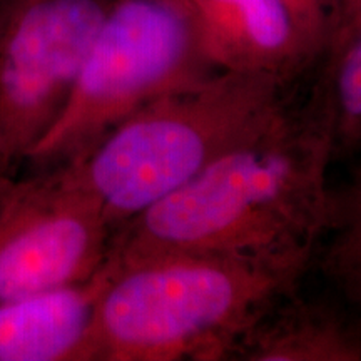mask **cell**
Wrapping results in <instances>:
<instances>
[{
    "label": "cell",
    "mask_w": 361,
    "mask_h": 361,
    "mask_svg": "<svg viewBox=\"0 0 361 361\" xmlns=\"http://www.w3.org/2000/svg\"><path fill=\"white\" fill-rule=\"evenodd\" d=\"M335 154L322 97L286 107L178 191L119 226L107 258L207 252L308 266L329 223Z\"/></svg>",
    "instance_id": "obj_1"
},
{
    "label": "cell",
    "mask_w": 361,
    "mask_h": 361,
    "mask_svg": "<svg viewBox=\"0 0 361 361\" xmlns=\"http://www.w3.org/2000/svg\"><path fill=\"white\" fill-rule=\"evenodd\" d=\"M111 274L97 301L87 361L233 358L252 323L295 291L308 266L207 252H162Z\"/></svg>",
    "instance_id": "obj_2"
},
{
    "label": "cell",
    "mask_w": 361,
    "mask_h": 361,
    "mask_svg": "<svg viewBox=\"0 0 361 361\" xmlns=\"http://www.w3.org/2000/svg\"><path fill=\"white\" fill-rule=\"evenodd\" d=\"M283 85L216 71L149 102L62 164L117 229L264 129L284 109Z\"/></svg>",
    "instance_id": "obj_3"
},
{
    "label": "cell",
    "mask_w": 361,
    "mask_h": 361,
    "mask_svg": "<svg viewBox=\"0 0 361 361\" xmlns=\"http://www.w3.org/2000/svg\"><path fill=\"white\" fill-rule=\"evenodd\" d=\"M216 71L189 0H114L69 101L27 161H71L149 102Z\"/></svg>",
    "instance_id": "obj_4"
},
{
    "label": "cell",
    "mask_w": 361,
    "mask_h": 361,
    "mask_svg": "<svg viewBox=\"0 0 361 361\" xmlns=\"http://www.w3.org/2000/svg\"><path fill=\"white\" fill-rule=\"evenodd\" d=\"M114 0H6L0 6V161L27 159L69 101Z\"/></svg>",
    "instance_id": "obj_5"
},
{
    "label": "cell",
    "mask_w": 361,
    "mask_h": 361,
    "mask_svg": "<svg viewBox=\"0 0 361 361\" xmlns=\"http://www.w3.org/2000/svg\"><path fill=\"white\" fill-rule=\"evenodd\" d=\"M0 183V303L85 281L104 264L112 226L66 164Z\"/></svg>",
    "instance_id": "obj_6"
},
{
    "label": "cell",
    "mask_w": 361,
    "mask_h": 361,
    "mask_svg": "<svg viewBox=\"0 0 361 361\" xmlns=\"http://www.w3.org/2000/svg\"><path fill=\"white\" fill-rule=\"evenodd\" d=\"M219 71L286 84L313 59L283 0H189Z\"/></svg>",
    "instance_id": "obj_7"
},
{
    "label": "cell",
    "mask_w": 361,
    "mask_h": 361,
    "mask_svg": "<svg viewBox=\"0 0 361 361\" xmlns=\"http://www.w3.org/2000/svg\"><path fill=\"white\" fill-rule=\"evenodd\" d=\"M107 261L85 281L0 303V361H87Z\"/></svg>",
    "instance_id": "obj_8"
},
{
    "label": "cell",
    "mask_w": 361,
    "mask_h": 361,
    "mask_svg": "<svg viewBox=\"0 0 361 361\" xmlns=\"http://www.w3.org/2000/svg\"><path fill=\"white\" fill-rule=\"evenodd\" d=\"M233 358L361 361V318L348 306L283 296L245 333Z\"/></svg>",
    "instance_id": "obj_9"
},
{
    "label": "cell",
    "mask_w": 361,
    "mask_h": 361,
    "mask_svg": "<svg viewBox=\"0 0 361 361\" xmlns=\"http://www.w3.org/2000/svg\"><path fill=\"white\" fill-rule=\"evenodd\" d=\"M319 266L341 303L361 318V164L333 188L331 214L319 241Z\"/></svg>",
    "instance_id": "obj_10"
},
{
    "label": "cell",
    "mask_w": 361,
    "mask_h": 361,
    "mask_svg": "<svg viewBox=\"0 0 361 361\" xmlns=\"http://www.w3.org/2000/svg\"><path fill=\"white\" fill-rule=\"evenodd\" d=\"M319 97L331 121L335 154L361 149V25L326 54Z\"/></svg>",
    "instance_id": "obj_11"
},
{
    "label": "cell",
    "mask_w": 361,
    "mask_h": 361,
    "mask_svg": "<svg viewBox=\"0 0 361 361\" xmlns=\"http://www.w3.org/2000/svg\"><path fill=\"white\" fill-rule=\"evenodd\" d=\"M303 35L311 56L324 54L338 0H283Z\"/></svg>",
    "instance_id": "obj_12"
},
{
    "label": "cell",
    "mask_w": 361,
    "mask_h": 361,
    "mask_svg": "<svg viewBox=\"0 0 361 361\" xmlns=\"http://www.w3.org/2000/svg\"><path fill=\"white\" fill-rule=\"evenodd\" d=\"M361 25V0H338L331 32L324 49V56L345 42Z\"/></svg>",
    "instance_id": "obj_13"
},
{
    "label": "cell",
    "mask_w": 361,
    "mask_h": 361,
    "mask_svg": "<svg viewBox=\"0 0 361 361\" xmlns=\"http://www.w3.org/2000/svg\"><path fill=\"white\" fill-rule=\"evenodd\" d=\"M4 171H6V169H4L2 161H0V183H2V173H4Z\"/></svg>",
    "instance_id": "obj_14"
}]
</instances>
